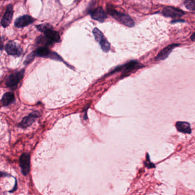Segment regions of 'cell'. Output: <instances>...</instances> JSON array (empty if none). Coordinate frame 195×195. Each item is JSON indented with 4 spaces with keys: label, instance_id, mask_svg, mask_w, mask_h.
Segmentation results:
<instances>
[{
    "label": "cell",
    "instance_id": "obj_11",
    "mask_svg": "<svg viewBox=\"0 0 195 195\" xmlns=\"http://www.w3.org/2000/svg\"><path fill=\"white\" fill-rule=\"evenodd\" d=\"M91 17L95 20L103 22L107 18V15L101 7H98L93 10L91 13Z\"/></svg>",
    "mask_w": 195,
    "mask_h": 195
},
{
    "label": "cell",
    "instance_id": "obj_17",
    "mask_svg": "<svg viewBox=\"0 0 195 195\" xmlns=\"http://www.w3.org/2000/svg\"><path fill=\"white\" fill-rule=\"evenodd\" d=\"M93 33L95 40L99 43L104 38V37L102 33L97 28H95L93 29Z\"/></svg>",
    "mask_w": 195,
    "mask_h": 195
},
{
    "label": "cell",
    "instance_id": "obj_3",
    "mask_svg": "<svg viewBox=\"0 0 195 195\" xmlns=\"http://www.w3.org/2000/svg\"><path fill=\"white\" fill-rule=\"evenodd\" d=\"M143 65H141L140 63H138L136 61H131L130 63L125 64L123 66H120L117 67L115 69L112 73L120 71L123 70V77L127 76L128 74H130V73L134 71H136L138 69L143 67Z\"/></svg>",
    "mask_w": 195,
    "mask_h": 195
},
{
    "label": "cell",
    "instance_id": "obj_2",
    "mask_svg": "<svg viewBox=\"0 0 195 195\" xmlns=\"http://www.w3.org/2000/svg\"><path fill=\"white\" fill-rule=\"evenodd\" d=\"M24 72H25L24 69H22L20 71L13 73L9 74L6 79V81H5L6 85L12 89H15L17 87V85L20 82V81L23 78Z\"/></svg>",
    "mask_w": 195,
    "mask_h": 195
},
{
    "label": "cell",
    "instance_id": "obj_4",
    "mask_svg": "<svg viewBox=\"0 0 195 195\" xmlns=\"http://www.w3.org/2000/svg\"><path fill=\"white\" fill-rule=\"evenodd\" d=\"M35 56L38 57H41L44 58H49L61 61L62 58L55 52H52L49 51V49L47 48V46H41L39 48L37 49L36 50L33 52Z\"/></svg>",
    "mask_w": 195,
    "mask_h": 195
},
{
    "label": "cell",
    "instance_id": "obj_13",
    "mask_svg": "<svg viewBox=\"0 0 195 195\" xmlns=\"http://www.w3.org/2000/svg\"><path fill=\"white\" fill-rule=\"evenodd\" d=\"M45 36L49 38L53 43H58L60 41V36L58 32L52 29V27L49 28L44 31Z\"/></svg>",
    "mask_w": 195,
    "mask_h": 195
},
{
    "label": "cell",
    "instance_id": "obj_14",
    "mask_svg": "<svg viewBox=\"0 0 195 195\" xmlns=\"http://www.w3.org/2000/svg\"><path fill=\"white\" fill-rule=\"evenodd\" d=\"M176 127L178 131L184 133H191V128L189 123L185 121H178L176 124Z\"/></svg>",
    "mask_w": 195,
    "mask_h": 195
},
{
    "label": "cell",
    "instance_id": "obj_1",
    "mask_svg": "<svg viewBox=\"0 0 195 195\" xmlns=\"http://www.w3.org/2000/svg\"><path fill=\"white\" fill-rule=\"evenodd\" d=\"M108 12L112 17L123 25L128 27H133L135 26V22L130 15L117 12L110 6L108 7Z\"/></svg>",
    "mask_w": 195,
    "mask_h": 195
},
{
    "label": "cell",
    "instance_id": "obj_20",
    "mask_svg": "<svg viewBox=\"0 0 195 195\" xmlns=\"http://www.w3.org/2000/svg\"><path fill=\"white\" fill-rule=\"evenodd\" d=\"M37 29H38L39 31L41 32H44L45 30H46V29L52 27L50 24H41V25H38L36 26Z\"/></svg>",
    "mask_w": 195,
    "mask_h": 195
},
{
    "label": "cell",
    "instance_id": "obj_5",
    "mask_svg": "<svg viewBox=\"0 0 195 195\" xmlns=\"http://www.w3.org/2000/svg\"><path fill=\"white\" fill-rule=\"evenodd\" d=\"M163 15L166 17H171L174 19L179 18L185 15V13L178 8L172 7H166L163 10Z\"/></svg>",
    "mask_w": 195,
    "mask_h": 195
},
{
    "label": "cell",
    "instance_id": "obj_6",
    "mask_svg": "<svg viewBox=\"0 0 195 195\" xmlns=\"http://www.w3.org/2000/svg\"><path fill=\"white\" fill-rule=\"evenodd\" d=\"M5 49L9 55L20 56L22 53V49L15 42H9L5 45Z\"/></svg>",
    "mask_w": 195,
    "mask_h": 195
},
{
    "label": "cell",
    "instance_id": "obj_10",
    "mask_svg": "<svg viewBox=\"0 0 195 195\" xmlns=\"http://www.w3.org/2000/svg\"><path fill=\"white\" fill-rule=\"evenodd\" d=\"M13 14V10L12 5H8L6 11L1 20V25L4 28H7L12 21Z\"/></svg>",
    "mask_w": 195,
    "mask_h": 195
},
{
    "label": "cell",
    "instance_id": "obj_7",
    "mask_svg": "<svg viewBox=\"0 0 195 195\" xmlns=\"http://www.w3.org/2000/svg\"><path fill=\"white\" fill-rule=\"evenodd\" d=\"M20 166L24 176L29 174L30 171V156L28 153L22 154L20 158Z\"/></svg>",
    "mask_w": 195,
    "mask_h": 195
},
{
    "label": "cell",
    "instance_id": "obj_22",
    "mask_svg": "<svg viewBox=\"0 0 195 195\" xmlns=\"http://www.w3.org/2000/svg\"><path fill=\"white\" fill-rule=\"evenodd\" d=\"M184 22L185 21H184V20H181V19H179V20H177V19H174V20L171 22V23H176V22Z\"/></svg>",
    "mask_w": 195,
    "mask_h": 195
},
{
    "label": "cell",
    "instance_id": "obj_23",
    "mask_svg": "<svg viewBox=\"0 0 195 195\" xmlns=\"http://www.w3.org/2000/svg\"><path fill=\"white\" fill-rule=\"evenodd\" d=\"M191 40H192V41H195V33H194L192 35V36H191Z\"/></svg>",
    "mask_w": 195,
    "mask_h": 195
},
{
    "label": "cell",
    "instance_id": "obj_19",
    "mask_svg": "<svg viewBox=\"0 0 195 195\" xmlns=\"http://www.w3.org/2000/svg\"><path fill=\"white\" fill-rule=\"evenodd\" d=\"M101 45V49L102 51L105 52H108L110 49V43H109L108 41L106 38H104L101 42L100 43Z\"/></svg>",
    "mask_w": 195,
    "mask_h": 195
},
{
    "label": "cell",
    "instance_id": "obj_21",
    "mask_svg": "<svg viewBox=\"0 0 195 195\" xmlns=\"http://www.w3.org/2000/svg\"><path fill=\"white\" fill-rule=\"evenodd\" d=\"M35 57H36V56H35L33 52H32L31 53H30L25 59V62H24V64L25 65H28V64H30L34 60V58Z\"/></svg>",
    "mask_w": 195,
    "mask_h": 195
},
{
    "label": "cell",
    "instance_id": "obj_12",
    "mask_svg": "<svg viewBox=\"0 0 195 195\" xmlns=\"http://www.w3.org/2000/svg\"><path fill=\"white\" fill-rule=\"evenodd\" d=\"M38 113L37 112H33L29 114L28 116L24 117L21 122L20 123L19 126L23 128H25L31 125L35 122V120L38 117Z\"/></svg>",
    "mask_w": 195,
    "mask_h": 195
},
{
    "label": "cell",
    "instance_id": "obj_16",
    "mask_svg": "<svg viewBox=\"0 0 195 195\" xmlns=\"http://www.w3.org/2000/svg\"><path fill=\"white\" fill-rule=\"evenodd\" d=\"M37 43H40L41 45H44L45 46L52 45L53 42L49 38H48L46 36H40L37 40Z\"/></svg>",
    "mask_w": 195,
    "mask_h": 195
},
{
    "label": "cell",
    "instance_id": "obj_9",
    "mask_svg": "<svg viewBox=\"0 0 195 195\" xmlns=\"http://www.w3.org/2000/svg\"><path fill=\"white\" fill-rule=\"evenodd\" d=\"M179 44L178 43H173L171 44L168 46L164 48L163 50L160 51L157 55V56L155 58L156 61H161V60H164L166 58H167L170 53L172 52L174 49L179 46Z\"/></svg>",
    "mask_w": 195,
    "mask_h": 195
},
{
    "label": "cell",
    "instance_id": "obj_18",
    "mask_svg": "<svg viewBox=\"0 0 195 195\" xmlns=\"http://www.w3.org/2000/svg\"><path fill=\"white\" fill-rule=\"evenodd\" d=\"M184 4L188 10L195 12V0H184Z\"/></svg>",
    "mask_w": 195,
    "mask_h": 195
},
{
    "label": "cell",
    "instance_id": "obj_15",
    "mask_svg": "<svg viewBox=\"0 0 195 195\" xmlns=\"http://www.w3.org/2000/svg\"><path fill=\"white\" fill-rule=\"evenodd\" d=\"M15 100V95L11 92H7L4 94L2 99L1 102L2 105L7 106L8 105L13 103Z\"/></svg>",
    "mask_w": 195,
    "mask_h": 195
},
{
    "label": "cell",
    "instance_id": "obj_8",
    "mask_svg": "<svg viewBox=\"0 0 195 195\" xmlns=\"http://www.w3.org/2000/svg\"><path fill=\"white\" fill-rule=\"evenodd\" d=\"M35 21V19L29 15H24L17 18L15 21V26L18 28H24L30 24H32Z\"/></svg>",
    "mask_w": 195,
    "mask_h": 195
}]
</instances>
